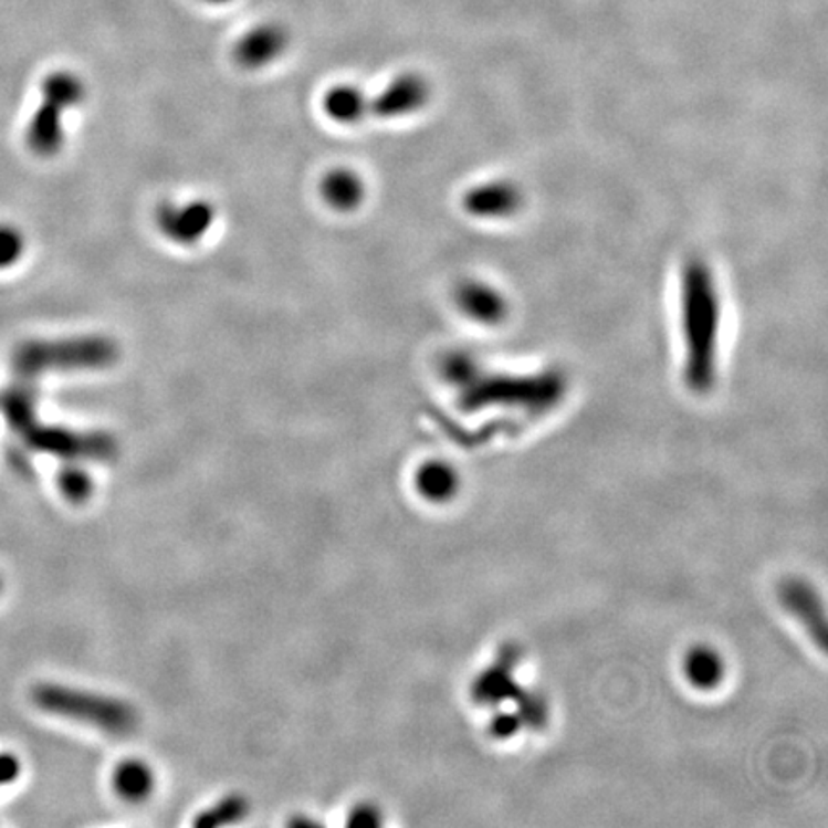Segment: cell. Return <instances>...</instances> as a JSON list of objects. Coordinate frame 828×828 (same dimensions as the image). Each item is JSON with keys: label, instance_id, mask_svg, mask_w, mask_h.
<instances>
[{"label": "cell", "instance_id": "52a82bcc", "mask_svg": "<svg viewBox=\"0 0 828 828\" xmlns=\"http://www.w3.org/2000/svg\"><path fill=\"white\" fill-rule=\"evenodd\" d=\"M430 101V87L417 73H401L370 98V116L399 119L418 114Z\"/></svg>", "mask_w": 828, "mask_h": 828}, {"label": "cell", "instance_id": "9c48e42d", "mask_svg": "<svg viewBox=\"0 0 828 828\" xmlns=\"http://www.w3.org/2000/svg\"><path fill=\"white\" fill-rule=\"evenodd\" d=\"M321 106L331 122L344 127L359 125L370 116V96L354 83L332 85L323 96Z\"/></svg>", "mask_w": 828, "mask_h": 828}, {"label": "cell", "instance_id": "6da1fadb", "mask_svg": "<svg viewBox=\"0 0 828 828\" xmlns=\"http://www.w3.org/2000/svg\"><path fill=\"white\" fill-rule=\"evenodd\" d=\"M683 334L686 344V380L694 389L710 388L715 373L720 334V303L712 274L704 265H689L683 279Z\"/></svg>", "mask_w": 828, "mask_h": 828}, {"label": "cell", "instance_id": "5bb4252c", "mask_svg": "<svg viewBox=\"0 0 828 828\" xmlns=\"http://www.w3.org/2000/svg\"><path fill=\"white\" fill-rule=\"evenodd\" d=\"M461 478L457 470L443 461L426 462L417 474V490L432 503H447L459 493Z\"/></svg>", "mask_w": 828, "mask_h": 828}, {"label": "cell", "instance_id": "7c38bea8", "mask_svg": "<svg viewBox=\"0 0 828 828\" xmlns=\"http://www.w3.org/2000/svg\"><path fill=\"white\" fill-rule=\"evenodd\" d=\"M30 440L44 451L62 454H88V457H108L114 443L104 436H77V433L62 432V430H31Z\"/></svg>", "mask_w": 828, "mask_h": 828}, {"label": "cell", "instance_id": "44dd1931", "mask_svg": "<svg viewBox=\"0 0 828 828\" xmlns=\"http://www.w3.org/2000/svg\"><path fill=\"white\" fill-rule=\"evenodd\" d=\"M15 775H18V762H14V757H0V783H7Z\"/></svg>", "mask_w": 828, "mask_h": 828}, {"label": "cell", "instance_id": "8992f818", "mask_svg": "<svg viewBox=\"0 0 828 828\" xmlns=\"http://www.w3.org/2000/svg\"><path fill=\"white\" fill-rule=\"evenodd\" d=\"M290 33L279 22H261L244 31L232 51V59L242 70L260 72L289 51Z\"/></svg>", "mask_w": 828, "mask_h": 828}, {"label": "cell", "instance_id": "8fae6325", "mask_svg": "<svg viewBox=\"0 0 828 828\" xmlns=\"http://www.w3.org/2000/svg\"><path fill=\"white\" fill-rule=\"evenodd\" d=\"M459 310L482 325L501 323L506 315V303L497 290L490 289L482 282H467L457 292Z\"/></svg>", "mask_w": 828, "mask_h": 828}, {"label": "cell", "instance_id": "d6986e66", "mask_svg": "<svg viewBox=\"0 0 828 828\" xmlns=\"http://www.w3.org/2000/svg\"><path fill=\"white\" fill-rule=\"evenodd\" d=\"M62 488L67 497H72L73 501H83L91 493V480L81 470H67L62 475Z\"/></svg>", "mask_w": 828, "mask_h": 828}, {"label": "cell", "instance_id": "ac0fdd59", "mask_svg": "<svg viewBox=\"0 0 828 828\" xmlns=\"http://www.w3.org/2000/svg\"><path fill=\"white\" fill-rule=\"evenodd\" d=\"M25 250V240L22 232L10 227L0 224V269L15 265Z\"/></svg>", "mask_w": 828, "mask_h": 828}, {"label": "cell", "instance_id": "4fadbf2b", "mask_svg": "<svg viewBox=\"0 0 828 828\" xmlns=\"http://www.w3.org/2000/svg\"><path fill=\"white\" fill-rule=\"evenodd\" d=\"M467 209L478 217H506L520 206L516 188L504 182H491L485 187L472 188L467 195Z\"/></svg>", "mask_w": 828, "mask_h": 828}, {"label": "cell", "instance_id": "3957f363", "mask_svg": "<svg viewBox=\"0 0 828 828\" xmlns=\"http://www.w3.org/2000/svg\"><path fill=\"white\" fill-rule=\"evenodd\" d=\"M33 696L36 704L46 712L83 721L114 735H125L137 727L138 715L135 708L112 696L75 691L60 684H41L36 686Z\"/></svg>", "mask_w": 828, "mask_h": 828}, {"label": "cell", "instance_id": "ffe728a7", "mask_svg": "<svg viewBox=\"0 0 828 828\" xmlns=\"http://www.w3.org/2000/svg\"><path fill=\"white\" fill-rule=\"evenodd\" d=\"M380 822H382L380 821V815L375 807L360 806L352 814L347 825H352V827H378Z\"/></svg>", "mask_w": 828, "mask_h": 828}, {"label": "cell", "instance_id": "2e32d148", "mask_svg": "<svg viewBox=\"0 0 828 828\" xmlns=\"http://www.w3.org/2000/svg\"><path fill=\"white\" fill-rule=\"evenodd\" d=\"M248 811V801L240 796H229L223 801H219L216 807H211L208 811H203L198 819H196V827L211 828L221 827V825H229V822L238 821L244 817Z\"/></svg>", "mask_w": 828, "mask_h": 828}, {"label": "cell", "instance_id": "30bf717a", "mask_svg": "<svg viewBox=\"0 0 828 828\" xmlns=\"http://www.w3.org/2000/svg\"><path fill=\"white\" fill-rule=\"evenodd\" d=\"M683 678L696 691H715L727 675V665L723 656L708 644H696L683 656Z\"/></svg>", "mask_w": 828, "mask_h": 828}, {"label": "cell", "instance_id": "7402d4cb", "mask_svg": "<svg viewBox=\"0 0 828 828\" xmlns=\"http://www.w3.org/2000/svg\"><path fill=\"white\" fill-rule=\"evenodd\" d=\"M203 2H208V4H216V7H223V4H229V2H232V0H203Z\"/></svg>", "mask_w": 828, "mask_h": 828}, {"label": "cell", "instance_id": "277c9868", "mask_svg": "<svg viewBox=\"0 0 828 828\" xmlns=\"http://www.w3.org/2000/svg\"><path fill=\"white\" fill-rule=\"evenodd\" d=\"M87 96L85 81L72 72L51 73L43 83V101L31 117L28 145L41 158L56 156L64 146V116Z\"/></svg>", "mask_w": 828, "mask_h": 828}, {"label": "cell", "instance_id": "5b68a950", "mask_svg": "<svg viewBox=\"0 0 828 828\" xmlns=\"http://www.w3.org/2000/svg\"><path fill=\"white\" fill-rule=\"evenodd\" d=\"M217 209L203 198L185 202H164L156 209V227L167 242L179 248L200 244L213 229Z\"/></svg>", "mask_w": 828, "mask_h": 828}, {"label": "cell", "instance_id": "e0dca14e", "mask_svg": "<svg viewBox=\"0 0 828 828\" xmlns=\"http://www.w3.org/2000/svg\"><path fill=\"white\" fill-rule=\"evenodd\" d=\"M780 598H785L786 606L793 612H796V616L798 614L804 616L807 626L815 627V616L822 620L821 610H819V605L815 600V595L806 585L799 584V581H790V585H785V593H780Z\"/></svg>", "mask_w": 828, "mask_h": 828}, {"label": "cell", "instance_id": "7a4b0ae2", "mask_svg": "<svg viewBox=\"0 0 828 828\" xmlns=\"http://www.w3.org/2000/svg\"><path fill=\"white\" fill-rule=\"evenodd\" d=\"M119 346L109 336H80L59 342H28L15 354V367L25 375L62 370H102L117 363Z\"/></svg>", "mask_w": 828, "mask_h": 828}, {"label": "cell", "instance_id": "9a60e30c", "mask_svg": "<svg viewBox=\"0 0 828 828\" xmlns=\"http://www.w3.org/2000/svg\"><path fill=\"white\" fill-rule=\"evenodd\" d=\"M116 788L123 798L145 799L154 788V775L143 762H125L116 771Z\"/></svg>", "mask_w": 828, "mask_h": 828}, {"label": "cell", "instance_id": "ba28073f", "mask_svg": "<svg viewBox=\"0 0 828 828\" xmlns=\"http://www.w3.org/2000/svg\"><path fill=\"white\" fill-rule=\"evenodd\" d=\"M367 182L359 171L339 166L328 169L318 182L321 200L338 213H354L367 200Z\"/></svg>", "mask_w": 828, "mask_h": 828}]
</instances>
